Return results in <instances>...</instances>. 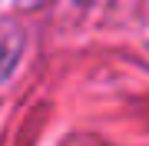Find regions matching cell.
Segmentation results:
<instances>
[{
    "label": "cell",
    "mask_w": 149,
    "mask_h": 146,
    "mask_svg": "<svg viewBox=\"0 0 149 146\" xmlns=\"http://www.w3.org/2000/svg\"><path fill=\"white\" fill-rule=\"evenodd\" d=\"M30 3H43V0H30Z\"/></svg>",
    "instance_id": "6da1fadb"
}]
</instances>
